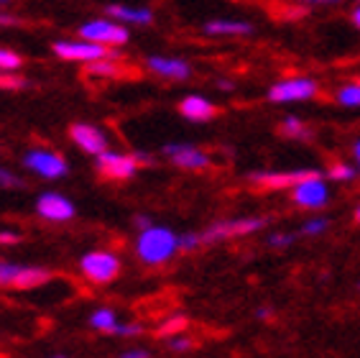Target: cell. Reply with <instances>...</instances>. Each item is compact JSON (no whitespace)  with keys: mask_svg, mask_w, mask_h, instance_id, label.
I'll use <instances>...</instances> for the list:
<instances>
[{"mask_svg":"<svg viewBox=\"0 0 360 358\" xmlns=\"http://www.w3.org/2000/svg\"><path fill=\"white\" fill-rule=\"evenodd\" d=\"M90 328L92 331H97V333H115V328H118V323H120V317H118V312L112 310V307H97L95 312L90 315Z\"/></svg>","mask_w":360,"mask_h":358,"instance_id":"20","label":"cell"},{"mask_svg":"<svg viewBox=\"0 0 360 358\" xmlns=\"http://www.w3.org/2000/svg\"><path fill=\"white\" fill-rule=\"evenodd\" d=\"M350 23H353V26H355V28H358V31H360V3H358V6L353 8V13H350Z\"/></svg>","mask_w":360,"mask_h":358,"instance_id":"39","label":"cell"},{"mask_svg":"<svg viewBox=\"0 0 360 358\" xmlns=\"http://www.w3.org/2000/svg\"><path fill=\"white\" fill-rule=\"evenodd\" d=\"M319 95V82L309 75H289L271 85L266 97L274 105H297L309 103Z\"/></svg>","mask_w":360,"mask_h":358,"instance_id":"4","label":"cell"},{"mask_svg":"<svg viewBox=\"0 0 360 358\" xmlns=\"http://www.w3.org/2000/svg\"><path fill=\"white\" fill-rule=\"evenodd\" d=\"M143 331H146L143 323H136V320H120L112 335H120V338H125V340H131V338L143 335Z\"/></svg>","mask_w":360,"mask_h":358,"instance_id":"28","label":"cell"},{"mask_svg":"<svg viewBox=\"0 0 360 358\" xmlns=\"http://www.w3.org/2000/svg\"><path fill=\"white\" fill-rule=\"evenodd\" d=\"M256 31V26L245 18H212V21L202 23V34L210 36V39H243V36H250Z\"/></svg>","mask_w":360,"mask_h":358,"instance_id":"16","label":"cell"},{"mask_svg":"<svg viewBox=\"0 0 360 358\" xmlns=\"http://www.w3.org/2000/svg\"><path fill=\"white\" fill-rule=\"evenodd\" d=\"M269 218H261V215H248V218H228V221H217L212 226H207L202 230V243L210 246V243L217 241H228V238H245V235H253L258 230H264Z\"/></svg>","mask_w":360,"mask_h":358,"instance_id":"6","label":"cell"},{"mask_svg":"<svg viewBox=\"0 0 360 358\" xmlns=\"http://www.w3.org/2000/svg\"><path fill=\"white\" fill-rule=\"evenodd\" d=\"M161 154L174 166L187 169V172H202V169H207L212 164V159H210L207 152H202V149H197L192 144H184V141H169V144L161 146Z\"/></svg>","mask_w":360,"mask_h":358,"instance_id":"12","label":"cell"},{"mask_svg":"<svg viewBox=\"0 0 360 358\" xmlns=\"http://www.w3.org/2000/svg\"><path fill=\"white\" fill-rule=\"evenodd\" d=\"M358 287H360V284H358Z\"/></svg>","mask_w":360,"mask_h":358,"instance_id":"45","label":"cell"},{"mask_svg":"<svg viewBox=\"0 0 360 358\" xmlns=\"http://www.w3.org/2000/svg\"><path fill=\"white\" fill-rule=\"evenodd\" d=\"M143 67L153 77H161V80H169V82H187L194 72V67L184 56L174 54H148Z\"/></svg>","mask_w":360,"mask_h":358,"instance_id":"11","label":"cell"},{"mask_svg":"<svg viewBox=\"0 0 360 358\" xmlns=\"http://www.w3.org/2000/svg\"><path fill=\"white\" fill-rule=\"evenodd\" d=\"M28 80L21 72H0V90H8V92H18V90H26Z\"/></svg>","mask_w":360,"mask_h":358,"instance_id":"27","label":"cell"},{"mask_svg":"<svg viewBox=\"0 0 360 358\" xmlns=\"http://www.w3.org/2000/svg\"><path fill=\"white\" fill-rule=\"evenodd\" d=\"M217 87L225 90V92H233V90H236V82H233V80H217Z\"/></svg>","mask_w":360,"mask_h":358,"instance_id":"40","label":"cell"},{"mask_svg":"<svg viewBox=\"0 0 360 358\" xmlns=\"http://www.w3.org/2000/svg\"><path fill=\"white\" fill-rule=\"evenodd\" d=\"M355 223H360V205L355 207Z\"/></svg>","mask_w":360,"mask_h":358,"instance_id":"43","label":"cell"},{"mask_svg":"<svg viewBox=\"0 0 360 358\" xmlns=\"http://www.w3.org/2000/svg\"><path fill=\"white\" fill-rule=\"evenodd\" d=\"M314 169H286V172H253L250 182L264 190H291V187L307 179Z\"/></svg>","mask_w":360,"mask_h":358,"instance_id":"18","label":"cell"},{"mask_svg":"<svg viewBox=\"0 0 360 358\" xmlns=\"http://www.w3.org/2000/svg\"><path fill=\"white\" fill-rule=\"evenodd\" d=\"M353 159H355V169L360 172V138L353 144Z\"/></svg>","mask_w":360,"mask_h":358,"instance_id":"41","label":"cell"},{"mask_svg":"<svg viewBox=\"0 0 360 358\" xmlns=\"http://www.w3.org/2000/svg\"><path fill=\"white\" fill-rule=\"evenodd\" d=\"M289 195H291V202L297 207L317 213V210H325L327 202H330V185H327L325 174L314 169L309 177L291 187Z\"/></svg>","mask_w":360,"mask_h":358,"instance_id":"7","label":"cell"},{"mask_svg":"<svg viewBox=\"0 0 360 358\" xmlns=\"http://www.w3.org/2000/svg\"><path fill=\"white\" fill-rule=\"evenodd\" d=\"M278 131H281V136L294 138V141H309L312 138V128L304 123V118L299 116H286L278 125Z\"/></svg>","mask_w":360,"mask_h":358,"instance_id":"21","label":"cell"},{"mask_svg":"<svg viewBox=\"0 0 360 358\" xmlns=\"http://www.w3.org/2000/svg\"><path fill=\"white\" fill-rule=\"evenodd\" d=\"M133 251H136V259L146 266H164L179 254V233L169 226L153 223V226L139 230Z\"/></svg>","mask_w":360,"mask_h":358,"instance_id":"1","label":"cell"},{"mask_svg":"<svg viewBox=\"0 0 360 358\" xmlns=\"http://www.w3.org/2000/svg\"><path fill=\"white\" fill-rule=\"evenodd\" d=\"M95 169L103 174L105 179H112V182H128V179H133L136 174H139L141 161L136 154L105 149L100 156H95Z\"/></svg>","mask_w":360,"mask_h":358,"instance_id":"10","label":"cell"},{"mask_svg":"<svg viewBox=\"0 0 360 358\" xmlns=\"http://www.w3.org/2000/svg\"><path fill=\"white\" fill-rule=\"evenodd\" d=\"M84 72L90 77H95V80H118V77H123L125 69H123V62H120L118 51H110V54L103 56V59L87 64Z\"/></svg>","mask_w":360,"mask_h":358,"instance_id":"19","label":"cell"},{"mask_svg":"<svg viewBox=\"0 0 360 358\" xmlns=\"http://www.w3.org/2000/svg\"><path fill=\"white\" fill-rule=\"evenodd\" d=\"M307 11H322V8H338L342 0H299Z\"/></svg>","mask_w":360,"mask_h":358,"instance_id":"34","label":"cell"},{"mask_svg":"<svg viewBox=\"0 0 360 358\" xmlns=\"http://www.w3.org/2000/svg\"><path fill=\"white\" fill-rule=\"evenodd\" d=\"M335 103L342 108H360V80L342 82L335 90Z\"/></svg>","mask_w":360,"mask_h":358,"instance_id":"22","label":"cell"},{"mask_svg":"<svg viewBox=\"0 0 360 358\" xmlns=\"http://www.w3.org/2000/svg\"><path fill=\"white\" fill-rule=\"evenodd\" d=\"M355 174H358V169H355L353 164H347V161H342V159H338V161H333V164L327 166V182H353Z\"/></svg>","mask_w":360,"mask_h":358,"instance_id":"24","label":"cell"},{"mask_svg":"<svg viewBox=\"0 0 360 358\" xmlns=\"http://www.w3.org/2000/svg\"><path fill=\"white\" fill-rule=\"evenodd\" d=\"M266 243H269L271 248H289L291 243H294V235L291 233H271L269 238H266Z\"/></svg>","mask_w":360,"mask_h":358,"instance_id":"32","label":"cell"},{"mask_svg":"<svg viewBox=\"0 0 360 358\" xmlns=\"http://www.w3.org/2000/svg\"><path fill=\"white\" fill-rule=\"evenodd\" d=\"M21 164L26 172H31L34 177L39 179H64L70 174V164H67V159L62 154L51 152V149H41V146H36V149H28L23 154Z\"/></svg>","mask_w":360,"mask_h":358,"instance_id":"8","label":"cell"},{"mask_svg":"<svg viewBox=\"0 0 360 358\" xmlns=\"http://www.w3.org/2000/svg\"><path fill=\"white\" fill-rule=\"evenodd\" d=\"M77 36L87 39L92 44H100L105 49H123L131 42V28L123 26L120 21L110 18V16H97L77 26Z\"/></svg>","mask_w":360,"mask_h":358,"instance_id":"3","label":"cell"},{"mask_svg":"<svg viewBox=\"0 0 360 358\" xmlns=\"http://www.w3.org/2000/svg\"><path fill=\"white\" fill-rule=\"evenodd\" d=\"M13 6V0H0V8H11Z\"/></svg>","mask_w":360,"mask_h":358,"instance_id":"42","label":"cell"},{"mask_svg":"<svg viewBox=\"0 0 360 358\" xmlns=\"http://www.w3.org/2000/svg\"><path fill=\"white\" fill-rule=\"evenodd\" d=\"M51 51H54L56 59H62V62H72V64H79V67H87V64L97 62V59H103L108 56L110 51H118V49H105L100 44H92L87 39H59V42L51 44Z\"/></svg>","mask_w":360,"mask_h":358,"instance_id":"9","label":"cell"},{"mask_svg":"<svg viewBox=\"0 0 360 358\" xmlns=\"http://www.w3.org/2000/svg\"><path fill=\"white\" fill-rule=\"evenodd\" d=\"M256 317L258 320H271V317H274V310H271V307H258Z\"/></svg>","mask_w":360,"mask_h":358,"instance_id":"38","label":"cell"},{"mask_svg":"<svg viewBox=\"0 0 360 358\" xmlns=\"http://www.w3.org/2000/svg\"><path fill=\"white\" fill-rule=\"evenodd\" d=\"M358 3H360V0H358Z\"/></svg>","mask_w":360,"mask_h":358,"instance_id":"47","label":"cell"},{"mask_svg":"<svg viewBox=\"0 0 360 358\" xmlns=\"http://www.w3.org/2000/svg\"><path fill=\"white\" fill-rule=\"evenodd\" d=\"M358 80H360V77H358Z\"/></svg>","mask_w":360,"mask_h":358,"instance_id":"46","label":"cell"},{"mask_svg":"<svg viewBox=\"0 0 360 358\" xmlns=\"http://www.w3.org/2000/svg\"><path fill=\"white\" fill-rule=\"evenodd\" d=\"M21 23V16H15L11 8H0V28H15Z\"/></svg>","mask_w":360,"mask_h":358,"instance_id":"31","label":"cell"},{"mask_svg":"<svg viewBox=\"0 0 360 358\" xmlns=\"http://www.w3.org/2000/svg\"><path fill=\"white\" fill-rule=\"evenodd\" d=\"M176 111L184 121L189 123H207L217 116V105L210 100L207 95H200V92H189L179 100Z\"/></svg>","mask_w":360,"mask_h":358,"instance_id":"17","label":"cell"},{"mask_svg":"<svg viewBox=\"0 0 360 358\" xmlns=\"http://www.w3.org/2000/svg\"><path fill=\"white\" fill-rule=\"evenodd\" d=\"M192 345H194V340L189 335H174V338H167V348L172 353H187V351H192Z\"/></svg>","mask_w":360,"mask_h":358,"instance_id":"29","label":"cell"},{"mask_svg":"<svg viewBox=\"0 0 360 358\" xmlns=\"http://www.w3.org/2000/svg\"><path fill=\"white\" fill-rule=\"evenodd\" d=\"M105 16H110L115 21H120L128 28H146L153 23V11L141 3H108L105 6Z\"/></svg>","mask_w":360,"mask_h":358,"instance_id":"15","label":"cell"},{"mask_svg":"<svg viewBox=\"0 0 360 358\" xmlns=\"http://www.w3.org/2000/svg\"><path fill=\"white\" fill-rule=\"evenodd\" d=\"M0 187H6V190H15V187H21V179L15 177L8 166H0Z\"/></svg>","mask_w":360,"mask_h":358,"instance_id":"33","label":"cell"},{"mask_svg":"<svg viewBox=\"0 0 360 358\" xmlns=\"http://www.w3.org/2000/svg\"><path fill=\"white\" fill-rule=\"evenodd\" d=\"M330 230V218H322V215H314L309 221H304V226L299 228V233L307 235V238H317V235H325Z\"/></svg>","mask_w":360,"mask_h":358,"instance_id":"25","label":"cell"},{"mask_svg":"<svg viewBox=\"0 0 360 358\" xmlns=\"http://www.w3.org/2000/svg\"><path fill=\"white\" fill-rule=\"evenodd\" d=\"M187 328H189V317L187 315H169L167 320L156 328V335H159V338H174V335H181Z\"/></svg>","mask_w":360,"mask_h":358,"instance_id":"23","label":"cell"},{"mask_svg":"<svg viewBox=\"0 0 360 358\" xmlns=\"http://www.w3.org/2000/svg\"><path fill=\"white\" fill-rule=\"evenodd\" d=\"M205 243H202V233H181L179 235V251H184V254H192V251H197V248H202Z\"/></svg>","mask_w":360,"mask_h":358,"instance_id":"30","label":"cell"},{"mask_svg":"<svg viewBox=\"0 0 360 358\" xmlns=\"http://www.w3.org/2000/svg\"><path fill=\"white\" fill-rule=\"evenodd\" d=\"M51 358H70V356H51Z\"/></svg>","mask_w":360,"mask_h":358,"instance_id":"44","label":"cell"},{"mask_svg":"<svg viewBox=\"0 0 360 358\" xmlns=\"http://www.w3.org/2000/svg\"><path fill=\"white\" fill-rule=\"evenodd\" d=\"M51 279V271L46 266H34V264L3 261L0 259V290H36Z\"/></svg>","mask_w":360,"mask_h":358,"instance_id":"5","label":"cell"},{"mask_svg":"<svg viewBox=\"0 0 360 358\" xmlns=\"http://www.w3.org/2000/svg\"><path fill=\"white\" fill-rule=\"evenodd\" d=\"M70 138L75 141V146L79 152L90 154V156H100L108 149V133L95 123H72L70 125Z\"/></svg>","mask_w":360,"mask_h":358,"instance_id":"14","label":"cell"},{"mask_svg":"<svg viewBox=\"0 0 360 358\" xmlns=\"http://www.w3.org/2000/svg\"><path fill=\"white\" fill-rule=\"evenodd\" d=\"M23 235L18 230H11V228H3L0 230V246H15V243H21Z\"/></svg>","mask_w":360,"mask_h":358,"instance_id":"35","label":"cell"},{"mask_svg":"<svg viewBox=\"0 0 360 358\" xmlns=\"http://www.w3.org/2000/svg\"><path fill=\"white\" fill-rule=\"evenodd\" d=\"M77 268H79V274L90 284L108 287V284H112L120 276L123 261H120V256L115 251H110V248H92V251L79 256Z\"/></svg>","mask_w":360,"mask_h":358,"instance_id":"2","label":"cell"},{"mask_svg":"<svg viewBox=\"0 0 360 358\" xmlns=\"http://www.w3.org/2000/svg\"><path fill=\"white\" fill-rule=\"evenodd\" d=\"M118 358H151V351L148 348H128Z\"/></svg>","mask_w":360,"mask_h":358,"instance_id":"36","label":"cell"},{"mask_svg":"<svg viewBox=\"0 0 360 358\" xmlns=\"http://www.w3.org/2000/svg\"><path fill=\"white\" fill-rule=\"evenodd\" d=\"M36 215L46 223H70L77 215L75 202L62 192H41L36 197Z\"/></svg>","mask_w":360,"mask_h":358,"instance_id":"13","label":"cell"},{"mask_svg":"<svg viewBox=\"0 0 360 358\" xmlns=\"http://www.w3.org/2000/svg\"><path fill=\"white\" fill-rule=\"evenodd\" d=\"M23 56L15 49L0 47V72H21Z\"/></svg>","mask_w":360,"mask_h":358,"instance_id":"26","label":"cell"},{"mask_svg":"<svg viewBox=\"0 0 360 358\" xmlns=\"http://www.w3.org/2000/svg\"><path fill=\"white\" fill-rule=\"evenodd\" d=\"M136 228H139V230H143V228H148V226H153V221L151 218H148V215H136Z\"/></svg>","mask_w":360,"mask_h":358,"instance_id":"37","label":"cell"}]
</instances>
